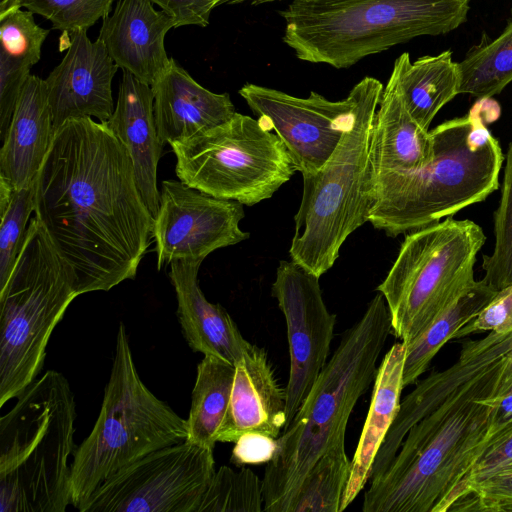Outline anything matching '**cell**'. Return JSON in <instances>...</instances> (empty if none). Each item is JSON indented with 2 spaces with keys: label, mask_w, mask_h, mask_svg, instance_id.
<instances>
[{
  "label": "cell",
  "mask_w": 512,
  "mask_h": 512,
  "mask_svg": "<svg viewBox=\"0 0 512 512\" xmlns=\"http://www.w3.org/2000/svg\"><path fill=\"white\" fill-rule=\"evenodd\" d=\"M34 213L79 295L134 279L153 237L131 157L105 122L66 121L34 181Z\"/></svg>",
  "instance_id": "1"
},
{
  "label": "cell",
  "mask_w": 512,
  "mask_h": 512,
  "mask_svg": "<svg viewBox=\"0 0 512 512\" xmlns=\"http://www.w3.org/2000/svg\"><path fill=\"white\" fill-rule=\"evenodd\" d=\"M512 388V351L415 423L386 471L370 482L363 512H448L494 445L512 434L498 409Z\"/></svg>",
  "instance_id": "2"
},
{
  "label": "cell",
  "mask_w": 512,
  "mask_h": 512,
  "mask_svg": "<svg viewBox=\"0 0 512 512\" xmlns=\"http://www.w3.org/2000/svg\"><path fill=\"white\" fill-rule=\"evenodd\" d=\"M391 333V316L378 292L361 318L342 335L300 409L277 438L262 479L264 511L289 512L316 461L345 442L350 415L374 383L377 363Z\"/></svg>",
  "instance_id": "3"
},
{
  "label": "cell",
  "mask_w": 512,
  "mask_h": 512,
  "mask_svg": "<svg viewBox=\"0 0 512 512\" xmlns=\"http://www.w3.org/2000/svg\"><path fill=\"white\" fill-rule=\"evenodd\" d=\"M479 100L468 114L430 131L434 151L428 164L375 179L369 213L374 228L396 237L452 217L499 188L504 155L487 127L491 113Z\"/></svg>",
  "instance_id": "4"
},
{
  "label": "cell",
  "mask_w": 512,
  "mask_h": 512,
  "mask_svg": "<svg viewBox=\"0 0 512 512\" xmlns=\"http://www.w3.org/2000/svg\"><path fill=\"white\" fill-rule=\"evenodd\" d=\"M470 0H293L280 15L298 59L348 68L413 38L452 32Z\"/></svg>",
  "instance_id": "5"
},
{
  "label": "cell",
  "mask_w": 512,
  "mask_h": 512,
  "mask_svg": "<svg viewBox=\"0 0 512 512\" xmlns=\"http://www.w3.org/2000/svg\"><path fill=\"white\" fill-rule=\"evenodd\" d=\"M0 419V512H64L76 405L66 377H37Z\"/></svg>",
  "instance_id": "6"
},
{
  "label": "cell",
  "mask_w": 512,
  "mask_h": 512,
  "mask_svg": "<svg viewBox=\"0 0 512 512\" xmlns=\"http://www.w3.org/2000/svg\"><path fill=\"white\" fill-rule=\"evenodd\" d=\"M351 119L327 162L303 176V193L296 213L291 260L320 277L334 265L347 237L369 221L375 200V176L370 159L374 116L382 83L365 77L353 87Z\"/></svg>",
  "instance_id": "7"
},
{
  "label": "cell",
  "mask_w": 512,
  "mask_h": 512,
  "mask_svg": "<svg viewBox=\"0 0 512 512\" xmlns=\"http://www.w3.org/2000/svg\"><path fill=\"white\" fill-rule=\"evenodd\" d=\"M187 420L157 398L141 380L124 324L98 418L74 452L71 504L77 508L108 477L157 449L183 442Z\"/></svg>",
  "instance_id": "8"
},
{
  "label": "cell",
  "mask_w": 512,
  "mask_h": 512,
  "mask_svg": "<svg viewBox=\"0 0 512 512\" xmlns=\"http://www.w3.org/2000/svg\"><path fill=\"white\" fill-rule=\"evenodd\" d=\"M79 296L75 276L34 217L14 269L0 289V407L40 374L46 347Z\"/></svg>",
  "instance_id": "9"
},
{
  "label": "cell",
  "mask_w": 512,
  "mask_h": 512,
  "mask_svg": "<svg viewBox=\"0 0 512 512\" xmlns=\"http://www.w3.org/2000/svg\"><path fill=\"white\" fill-rule=\"evenodd\" d=\"M485 241L477 223L452 217L406 234L376 288L385 298L396 338L409 345L474 284V265Z\"/></svg>",
  "instance_id": "10"
},
{
  "label": "cell",
  "mask_w": 512,
  "mask_h": 512,
  "mask_svg": "<svg viewBox=\"0 0 512 512\" xmlns=\"http://www.w3.org/2000/svg\"><path fill=\"white\" fill-rule=\"evenodd\" d=\"M171 147L180 181L247 206L271 198L296 172L278 135L259 119L237 112L224 124Z\"/></svg>",
  "instance_id": "11"
},
{
  "label": "cell",
  "mask_w": 512,
  "mask_h": 512,
  "mask_svg": "<svg viewBox=\"0 0 512 512\" xmlns=\"http://www.w3.org/2000/svg\"><path fill=\"white\" fill-rule=\"evenodd\" d=\"M215 474L213 449L190 441L166 446L103 481L81 512H197Z\"/></svg>",
  "instance_id": "12"
},
{
  "label": "cell",
  "mask_w": 512,
  "mask_h": 512,
  "mask_svg": "<svg viewBox=\"0 0 512 512\" xmlns=\"http://www.w3.org/2000/svg\"><path fill=\"white\" fill-rule=\"evenodd\" d=\"M319 278L293 260H282L272 284L286 321L290 355L285 428L326 365L334 336L336 315L326 307Z\"/></svg>",
  "instance_id": "13"
},
{
  "label": "cell",
  "mask_w": 512,
  "mask_h": 512,
  "mask_svg": "<svg viewBox=\"0 0 512 512\" xmlns=\"http://www.w3.org/2000/svg\"><path fill=\"white\" fill-rule=\"evenodd\" d=\"M239 94L258 119L276 132L302 175L316 172L330 158L356 101L353 88L340 101H330L314 91L299 98L256 84H245Z\"/></svg>",
  "instance_id": "14"
},
{
  "label": "cell",
  "mask_w": 512,
  "mask_h": 512,
  "mask_svg": "<svg viewBox=\"0 0 512 512\" xmlns=\"http://www.w3.org/2000/svg\"><path fill=\"white\" fill-rule=\"evenodd\" d=\"M244 216L237 201L213 197L182 181H163L153 224L158 270L176 259H205L246 240L249 233L239 227Z\"/></svg>",
  "instance_id": "15"
},
{
  "label": "cell",
  "mask_w": 512,
  "mask_h": 512,
  "mask_svg": "<svg viewBox=\"0 0 512 512\" xmlns=\"http://www.w3.org/2000/svg\"><path fill=\"white\" fill-rule=\"evenodd\" d=\"M62 61L45 79L54 132L66 121L95 117L107 122L113 111L112 81L119 66L104 44L86 30L69 33Z\"/></svg>",
  "instance_id": "16"
},
{
  "label": "cell",
  "mask_w": 512,
  "mask_h": 512,
  "mask_svg": "<svg viewBox=\"0 0 512 512\" xmlns=\"http://www.w3.org/2000/svg\"><path fill=\"white\" fill-rule=\"evenodd\" d=\"M512 351V331L463 343L458 360L449 368L431 373L400 403L399 411L379 448L370 481L389 467L408 430L464 384L478 378Z\"/></svg>",
  "instance_id": "17"
},
{
  "label": "cell",
  "mask_w": 512,
  "mask_h": 512,
  "mask_svg": "<svg viewBox=\"0 0 512 512\" xmlns=\"http://www.w3.org/2000/svg\"><path fill=\"white\" fill-rule=\"evenodd\" d=\"M172 28L173 18L149 0H119L98 39L119 68L151 86L170 62L164 40Z\"/></svg>",
  "instance_id": "18"
},
{
  "label": "cell",
  "mask_w": 512,
  "mask_h": 512,
  "mask_svg": "<svg viewBox=\"0 0 512 512\" xmlns=\"http://www.w3.org/2000/svg\"><path fill=\"white\" fill-rule=\"evenodd\" d=\"M286 395L267 352L254 344L235 364L229 408L218 442L235 443L246 433L278 438L286 426Z\"/></svg>",
  "instance_id": "19"
},
{
  "label": "cell",
  "mask_w": 512,
  "mask_h": 512,
  "mask_svg": "<svg viewBox=\"0 0 512 512\" xmlns=\"http://www.w3.org/2000/svg\"><path fill=\"white\" fill-rule=\"evenodd\" d=\"M151 90L155 122L164 145L202 134L236 113L229 94L204 88L173 58Z\"/></svg>",
  "instance_id": "20"
},
{
  "label": "cell",
  "mask_w": 512,
  "mask_h": 512,
  "mask_svg": "<svg viewBox=\"0 0 512 512\" xmlns=\"http://www.w3.org/2000/svg\"><path fill=\"white\" fill-rule=\"evenodd\" d=\"M204 259L183 258L170 263L169 278L177 298V316L189 347L235 365L249 349L237 324L220 305L209 302L198 281Z\"/></svg>",
  "instance_id": "21"
},
{
  "label": "cell",
  "mask_w": 512,
  "mask_h": 512,
  "mask_svg": "<svg viewBox=\"0 0 512 512\" xmlns=\"http://www.w3.org/2000/svg\"><path fill=\"white\" fill-rule=\"evenodd\" d=\"M153 103L151 86L123 70L114 111L105 123L126 147L141 197L155 218L160 207L157 166L164 144Z\"/></svg>",
  "instance_id": "22"
},
{
  "label": "cell",
  "mask_w": 512,
  "mask_h": 512,
  "mask_svg": "<svg viewBox=\"0 0 512 512\" xmlns=\"http://www.w3.org/2000/svg\"><path fill=\"white\" fill-rule=\"evenodd\" d=\"M54 136L45 80L30 74L0 150V176L14 190L33 185Z\"/></svg>",
  "instance_id": "23"
},
{
  "label": "cell",
  "mask_w": 512,
  "mask_h": 512,
  "mask_svg": "<svg viewBox=\"0 0 512 512\" xmlns=\"http://www.w3.org/2000/svg\"><path fill=\"white\" fill-rule=\"evenodd\" d=\"M433 151L432 134L406 108L393 68L371 130L370 159L375 179L386 173L421 168L431 161Z\"/></svg>",
  "instance_id": "24"
},
{
  "label": "cell",
  "mask_w": 512,
  "mask_h": 512,
  "mask_svg": "<svg viewBox=\"0 0 512 512\" xmlns=\"http://www.w3.org/2000/svg\"><path fill=\"white\" fill-rule=\"evenodd\" d=\"M406 349L402 341L394 343L377 369L369 411L351 460V474L342 496L341 512L370 480L377 452L399 411Z\"/></svg>",
  "instance_id": "25"
},
{
  "label": "cell",
  "mask_w": 512,
  "mask_h": 512,
  "mask_svg": "<svg viewBox=\"0 0 512 512\" xmlns=\"http://www.w3.org/2000/svg\"><path fill=\"white\" fill-rule=\"evenodd\" d=\"M33 14L20 8L0 18L1 142L30 69L40 60L42 45L49 34L48 29L35 22Z\"/></svg>",
  "instance_id": "26"
},
{
  "label": "cell",
  "mask_w": 512,
  "mask_h": 512,
  "mask_svg": "<svg viewBox=\"0 0 512 512\" xmlns=\"http://www.w3.org/2000/svg\"><path fill=\"white\" fill-rule=\"evenodd\" d=\"M393 68L406 108L421 127L429 130L440 109L459 94L460 75L452 51L422 56L414 62L404 52Z\"/></svg>",
  "instance_id": "27"
},
{
  "label": "cell",
  "mask_w": 512,
  "mask_h": 512,
  "mask_svg": "<svg viewBox=\"0 0 512 512\" xmlns=\"http://www.w3.org/2000/svg\"><path fill=\"white\" fill-rule=\"evenodd\" d=\"M235 365L204 356L197 366L187 420V441L214 449L224 425L233 386Z\"/></svg>",
  "instance_id": "28"
},
{
  "label": "cell",
  "mask_w": 512,
  "mask_h": 512,
  "mask_svg": "<svg viewBox=\"0 0 512 512\" xmlns=\"http://www.w3.org/2000/svg\"><path fill=\"white\" fill-rule=\"evenodd\" d=\"M498 293L483 279L475 281L407 346L403 369L404 388L414 384L443 345L475 318Z\"/></svg>",
  "instance_id": "29"
},
{
  "label": "cell",
  "mask_w": 512,
  "mask_h": 512,
  "mask_svg": "<svg viewBox=\"0 0 512 512\" xmlns=\"http://www.w3.org/2000/svg\"><path fill=\"white\" fill-rule=\"evenodd\" d=\"M459 94L491 98L512 82V17L493 40H483L458 62Z\"/></svg>",
  "instance_id": "30"
},
{
  "label": "cell",
  "mask_w": 512,
  "mask_h": 512,
  "mask_svg": "<svg viewBox=\"0 0 512 512\" xmlns=\"http://www.w3.org/2000/svg\"><path fill=\"white\" fill-rule=\"evenodd\" d=\"M351 468L345 442L336 443L309 470L289 512H341Z\"/></svg>",
  "instance_id": "31"
},
{
  "label": "cell",
  "mask_w": 512,
  "mask_h": 512,
  "mask_svg": "<svg viewBox=\"0 0 512 512\" xmlns=\"http://www.w3.org/2000/svg\"><path fill=\"white\" fill-rule=\"evenodd\" d=\"M264 511L262 480L249 468L221 466L204 493L197 512Z\"/></svg>",
  "instance_id": "32"
},
{
  "label": "cell",
  "mask_w": 512,
  "mask_h": 512,
  "mask_svg": "<svg viewBox=\"0 0 512 512\" xmlns=\"http://www.w3.org/2000/svg\"><path fill=\"white\" fill-rule=\"evenodd\" d=\"M494 247L483 255V280L500 291L512 285V141L505 156L501 197L494 213Z\"/></svg>",
  "instance_id": "33"
},
{
  "label": "cell",
  "mask_w": 512,
  "mask_h": 512,
  "mask_svg": "<svg viewBox=\"0 0 512 512\" xmlns=\"http://www.w3.org/2000/svg\"><path fill=\"white\" fill-rule=\"evenodd\" d=\"M34 212V183L14 190L11 200L1 214L0 225V289L8 281L23 248L28 226Z\"/></svg>",
  "instance_id": "34"
},
{
  "label": "cell",
  "mask_w": 512,
  "mask_h": 512,
  "mask_svg": "<svg viewBox=\"0 0 512 512\" xmlns=\"http://www.w3.org/2000/svg\"><path fill=\"white\" fill-rule=\"evenodd\" d=\"M115 0H20L21 7L48 19L63 34L88 30L109 16Z\"/></svg>",
  "instance_id": "35"
},
{
  "label": "cell",
  "mask_w": 512,
  "mask_h": 512,
  "mask_svg": "<svg viewBox=\"0 0 512 512\" xmlns=\"http://www.w3.org/2000/svg\"><path fill=\"white\" fill-rule=\"evenodd\" d=\"M450 511H512V461L471 484Z\"/></svg>",
  "instance_id": "36"
},
{
  "label": "cell",
  "mask_w": 512,
  "mask_h": 512,
  "mask_svg": "<svg viewBox=\"0 0 512 512\" xmlns=\"http://www.w3.org/2000/svg\"><path fill=\"white\" fill-rule=\"evenodd\" d=\"M487 331H512V285L498 291L475 318L457 331L453 339Z\"/></svg>",
  "instance_id": "37"
},
{
  "label": "cell",
  "mask_w": 512,
  "mask_h": 512,
  "mask_svg": "<svg viewBox=\"0 0 512 512\" xmlns=\"http://www.w3.org/2000/svg\"><path fill=\"white\" fill-rule=\"evenodd\" d=\"M170 15L175 28L196 25L206 27L212 10L219 5L218 0H149Z\"/></svg>",
  "instance_id": "38"
},
{
  "label": "cell",
  "mask_w": 512,
  "mask_h": 512,
  "mask_svg": "<svg viewBox=\"0 0 512 512\" xmlns=\"http://www.w3.org/2000/svg\"><path fill=\"white\" fill-rule=\"evenodd\" d=\"M276 449L277 438L261 433H246L234 443L231 462L235 465L268 463Z\"/></svg>",
  "instance_id": "39"
},
{
  "label": "cell",
  "mask_w": 512,
  "mask_h": 512,
  "mask_svg": "<svg viewBox=\"0 0 512 512\" xmlns=\"http://www.w3.org/2000/svg\"><path fill=\"white\" fill-rule=\"evenodd\" d=\"M510 461H512V434L504 441L491 447L476 464L470 475L466 492L471 484L482 480L488 474Z\"/></svg>",
  "instance_id": "40"
},
{
  "label": "cell",
  "mask_w": 512,
  "mask_h": 512,
  "mask_svg": "<svg viewBox=\"0 0 512 512\" xmlns=\"http://www.w3.org/2000/svg\"><path fill=\"white\" fill-rule=\"evenodd\" d=\"M500 423L512 422V388L502 398L498 409Z\"/></svg>",
  "instance_id": "41"
},
{
  "label": "cell",
  "mask_w": 512,
  "mask_h": 512,
  "mask_svg": "<svg viewBox=\"0 0 512 512\" xmlns=\"http://www.w3.org/2000/svg\"><path fill=\"white\" fill-rule=\"evenodd\" d=\"M13 192V187L5 178L0 176V215L6 210Z\"/></svg>",
  "instance_id": "42"
},
{
  "label": "cell",
  "mask_w": 512,
  "mask_h": 512,
  "mask_svg": "<svg viewBox=\"0 0 512 512\" xmlns=\"http://www.w3.org/2000/svg\"><path fill=\"white\" fill-rule=\"evenodd\" d=\"M20 8V0H0V18Z\"/></svg>",
  "instance_id": "43"
},
{
  "label": "cell",
  "mask_w": 512,
  "mask_h": 512,
  "mask_svg": "<svg viewBox=\"0 0 512 512\" xmlns=\"http://www.w3.org/2000/svg\"><path fill=\"white\" fill-rule=\"evenodd\" d=\"M238 1H246V0H218V3H224V2H238ZM256 2H266V1H273V0H252Z\"/></svg>",
  "instance_id": "44"
}]
</instances>
